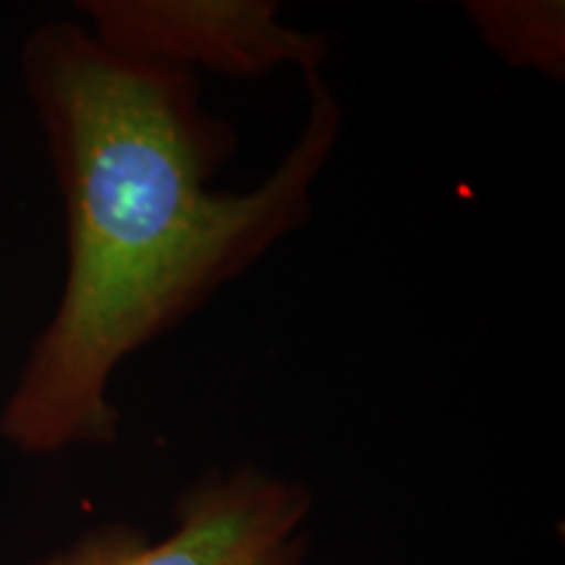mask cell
<instances>
[{"label":"cell","mask_w":565,"mask_h":565,"mask_svg":"<svg viewBox=\"0 0 565 565\" xmlns=\"http://www.w3.org/2000/svg\"><path fill=\"white\" fill-rule=\"evenodd\" d=\"M21 82L66 212V278L0 408V437L53 456L116 440L118 366L309 223L343 110L322 74L303 76L307 116L278 166L246 192H217L210 181L238 137L204 108L196 74L47 21L21 45Z\"/></svg>","instance_id":"6da1fadb"},{"label":"cell","mask_w":565,"mask_h":565,"mask_svg":"<svg viewBox=\"0 0 565 565\" xmlns=\"http://www.w3.org/2000/svg\"><path fill=\"white\" fill-rule=\"evenodd\" d=\"M309 513L307 487L244 463L196 479L166 540L113 524L40 565H307Z\"/></svg>","instance_id":"7a4b0ae2"},{"label":"cell","mask_w":565,"mask_h":565,"mask_svg":"<svg viewBox=\"0 0 565 565\" xmlns=\"http://www.w3.org/2000/svg\"><path fill=\"white\" fill-rule=\"evenodd\" d=\"M76 9L110 53L189 74L312 76L330 61L328 38L282 24L273 0H79Z\"/></svg>","instance_id":"3957f363"},{"label":"cell","mask_w":565,"mask_h":565,"mask_svg":"<svg viewBox=\"0 0 565 565\" xmlns=\"http://www.w3.org/2000/svg\"><path fill=\"white\" fill-rule=\"evenodd\" d=\"M466 17L508 66L550 79L565 74V6L561 0H471Z\"/></svg>","instance_id":"277c9868"}]
</instances>
